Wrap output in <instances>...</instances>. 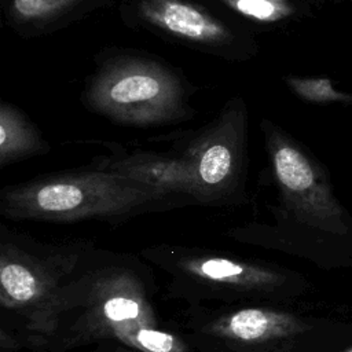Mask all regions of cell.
I'll list each match as a JSON object with an SVG mask.
<instances>
[{"mask_svg":"<svg viewBox=\"0 0 352 352\" xmlns=\"http://www.w3.org/2000/svg\"><path fill=\"white\" fill-rule=\"evenodd\" d=\"M94 63L80 96L91 113L117 125L143 129L194 118L191 98L197 87L162 58L110 47L98 52Z\"/></svg>","mask_w":352,"mask_h":352,"instance_id":"1","label":"cell"},{"mask_svg":"<svg viewBox=\"0 0 352 352\" xmlns=\"http://www.w3.org/2000/svg\"><path fill=\"white\" fill-rule=\"evenodd\" d=\"M177 201L184 199L91 162L3 187L0 213L11 220L73 223L122 219Z\"/></svg>","mask_w":352,"mask_h":352,"instance_id":"2","label":"cell"},{"mask_svg":"<svg viewBox=\"0 0 352 352\" xmlns=\"http://www.w3.org/2000/svg\"><path fill=\"white\" fill-rule=\"evenodd\" d=\"M121 22L230 62L258 54L254 30L212 0H122Z\"/></svg>","mask_w":352,"mask_h":352,"instance_id":"3","label":"cell"},{"mask_svg":"<svg viewBox=\"0 0 352 352\" xmlns=\"http://www.w3.org/2000/svg\"><path fill=\"white\" fill-rule=\"evenodd\" d=\"M248 117L245 99L234 96L210 122L186 132L172 148L190 165L197 204L234 205L245 201Z\"/></svg>","mask_w":352,"mask_h":352,"instance_id":"4","label":"cell"},{"mask_svg":"<svg viewBox=\"0 0 352 352\" xmlns=\"http://www.w3.org/2000/svg\"><path fill=\"white\" fill-rule=\"evenodd\" d=\"M260 128L271 173L282 206L297 221L342 235L344 212L334 198L324 170L279 125L263 118Z\"/></svg>","mask_w":352,"mask_h":352,"instance_id":"5","label":"cell"},{"mask_svg":"<svg viewBox=\"0 0 352 352\" xmlns=\"http://www.w3.org/2000/svg\"><path fill=\"white\" fill-rule=\"evenodd\" d=\"M56 265L11 241L0 245V302L22 316L30 331L51 336L66 309Z\"/></svg>","mask_w":352,"mask_h":352,"instance_id":"6","label":"cell"},{"mask_svg":"<svg viewBox=\"0 0 352 352\" xmlns=\"http://www.w3.org/2000/svg\"><path fill=\"white\" fill-rule=\"evenodd\" d=\"M110 146L113 147L111 153L95 157L92 164L148 184L169 195L195 202L190 165L176 151L135 150L129 153L114 143Z\"/></svg>","mask_w":352,"mask_h":352,"instance_id":"7","label":"cell"},{"mask_svg":"<svg viewBox=\"0 0 352 352\" xmlns=\"http://www.w3.org/2000/svg\"><path fill=\"white\" fill-rule=\"evenodd\" d=\"M122 0H0L3 25L21 38H38L120 6Z\"/></svg>","mask_w":352,"mask_h":352,"instance_id":"8","label":"cell"},{"mask_svg":"<svg viewBox=\"0 0 352 352\" xmlns=\"http://www.w3.org/2000/svg\"><path fill=\"white\" fill-rule=\"evenodd\" d=\"M89 319L96 329L113 333L125 326H154L155 318L142 285L120 274L98 283L89 304Z\"/></svg>","mask_w":352,"mask_h":352,"instance_id":"9","label":"cell"},{"mask_svg":"<svg viewBox=\"0 0 352 352\" xmlns=\"http://www.w3.org/2000/svg\"><path fill=\"white\" fill-rule=\"evenodd\" d=\"M297 316L267 308H243L212 322L208 333L245 344H263L305 331Z\"/></svg>","mask_w":352,"mask_h":352,"instance_id":"10","label":"cell"},{"mask_svg":"<svg viewBox=\"0 0 352 352\" xmlns=\"http://www.w3.org/2000/svg\"><path fill=\"white\" fill-rule=\"evenodd\" d=\"M182 267L195 278L239 290H270L280 283L278 272L246 261L221 256H194Z\"/></svg>","mask_w":352,"mask_h":352,"instance_id":"11","label":"cell"},{"mask_svg":"<svg viewBox=\"0 0 352 352\" xmlns=\"http://www.w3.org/2000/svg\"><path fill=\"white\" fill-rule=\"evenodd\" d=\"M51 144L38 126L16 104L1 99L0 102V169L25 161L30 157L44 155Z\"/></svg>","mask_w":352,"mask_h":352,"instance_id":"12","label":"cell"},{"mask_svg":"<svg viewBox=\"0 0 352 352\" xmlns=\"http://www.w3.org/2000/svg\"><path fill=\"white\" fill-rule=\"evenodd\" d=\"M253 30L268 29L287 22L298 15L297 0H212Z\"/></svg>","mask_w":352,"mask_h":352,"instance_id":"13","label":"cell"},{"mask_svg":"<svg viewBox=\"0 0 352 352\" xmlns=\"http://www.w3.org/2000/svg\"><path fill=\"white\" fill-rule=\"evenodd\" d=\"M113 337L143 352H187L179 337L154 326H125L116 330Z\"/></svg>","mask_w":352,"mask_h":352,"instance_id":"14","label":"cell"},{"mask_svg":"<svg viewBox=\"0 0 352 352\" xmlns=\"http://www.w3.org/2000/svg\"><path fill=\"white\" fill-rule=\"evenodd\" d=\"M286 85L300 99L312 103H330V102H348L352 100L349 95L338 92L333 88L331 81L327 78H305V77H285Z\"/></svg>","mask_w":352,"mask_h":352,"instance_id":"15","label":"cell"},{"mask_svg":"<svg viewBox=\"0 0 352 352\" xmlns=\"http://www.w3.org/2000/svg\"><path fill=\"white\" fill-rule=\"evenodd\" d=\"M344 352H352V346H351V348H348V349H346V351H344Z\"/></svg>","mask_w":352,"mask_h":352,"instance_id":"16","label":"cell"}]
</instances>
